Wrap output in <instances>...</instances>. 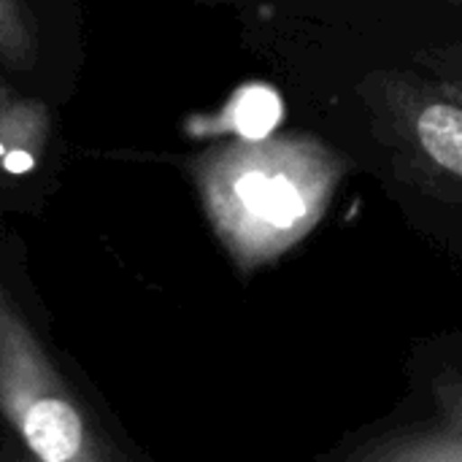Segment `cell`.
<instances>
[{
    "label": "cell",
    "instance_id": "cell-3",
    "mask_svg": "<svg viewBox=\"0 0 462 462\" xmlns=\"http://www.w3.org/2000/svg\"><path fill=\"white\" fill-rule=\"evenodd\" d=\"M49 108L0 81V187L38 168L49 143Z\"/></svg>",
    "mask_w": 462,
    "mask_h": 462
},
{
    "label": "cell",
    "instance_id": "cell-4",
    "mask_svg": "<svg viewBox=\"0 0 462 462\" xmlns=\"http://www.w3.org/2000/svg\"><path fill=\"white\" fill-rule=\"evenodd\" d=\"M422 149L449 173L462 176V108L433 103L417 116Z\"/></svg>",
    "mask_w": 462,
    "mask_h": 462
},
{
    "label": "cell",
    "instance_id": "cell-2",
    "mask_svg": "<svg viewBox=\"0 0 462 462\" xmlns=\"http://www.w3.org/2000/svg\"><path fill=\"white\" fill-rule=\"evenodd\" d=\"M0 414L32 457L100 462L108 444L0 287Z\"/></svg>",
    "mask_w": 462,
    "mask_h": 462
},
{
    "label": "cell",
    "instance_id": "cell-1",
    "mask_svg": "<svg viewBox=\"0 0 462 462\" xmlns=\"http://www.w3.org/2000/svg\"><path fill=\"white\" fill-rule=\"evenodd\" d=\"M211 219L230 249L263 260L295 241L319 214L330 173L290 146H233L200 171Z\"/></svg>",
    "mask_w": 462,
    "mask_h": 462
},
{
    "label": "cell",
    "instance_id": "cell-5",
    "mask_svg": "<svg viewBox=\"0 0 462 462\" xmlns=\"http://www.w3.org/2000/svg\"><path fill=\"white\" fill-rule=\"evenodd\" d=\"M38 60L35 27L24 0H0V62L14 70H30Z\"/></svg>",
    "mask_w": 462,
    "mask_h": 462
},
{
    "label": "cell",
    "instance_id": "cell-6",
    "mask_svg": "<svg viewBox=\"0 0 462 462\" xmlns=\"http://www.w3.org/2000/svg\"><path fill=\"white\" fill-rule=\"evenodd\" d=\"M282 119V103L268 87H249L233 103V125L244 138H265Z\"/></svg>",
    "mask_w": 462,
    "mask_h": 462
}]
</instances>
